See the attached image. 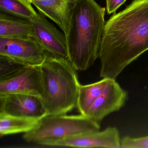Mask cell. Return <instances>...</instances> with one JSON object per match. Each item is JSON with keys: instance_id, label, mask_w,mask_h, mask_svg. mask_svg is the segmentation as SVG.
I'll use <instances>...</instances> for the list:
<instances>
[{"instance_id": "cell-1", "label": "cell", "mask_w": 148, "mask_h": 148, "mask_svg": "<svg viewBox=\"0 0 148 148\" xmlns=\"http://www.w3.org/2000/svg\"><path fill=\"white\" fill-rule=\"evenodd\" d=\"M148 50V0H134L105 24L99 52L100 77L116 79Z\"/></svg>"}, {"instance_id": "cell-2", "label": "cell", "mask_w": 148, "mask_h": 148, "mask_svg": "<svg viewBox=\"0 0 148 148\" xmlns=\"http://www.w3.org/2000/svg\"><path fill=\"white\" fill-rule=\"evenodd\" d=\"M105 8L95 0H78L66 34L68 58L77 71L89 69L99 58Z\"/></svg>"}, {"instance_id": "cell-3", "label": "cell", "mask_w": 148, "mask_h": 148, "mask_svg": "<svg viewBox=\"0 0 148 148\" xmlns=\"http://www.w3.org/2000/svg\"><path fill=\"white\" fill-rule=\"evenodd\" d=\"M47 115L66 114L77 107L80 86L77 70L68 58L49 55L40 66Z\"/></svg>"}, {"instance_id": "cell-4", "label": "cell", "mask_w": 148, "mask_h": 148, "mask_svg": "<svg viewBox=\"0 0 148 148\" xmlns=\"http://www.w3.org/2000/svg\"><path fill=\"white\" fill-rule=\"evenodd\" d=\"M100 125L85 115H46L34 129L23 135L27 142L45 145L51 142L98 131Z\"/></svg>"}, {"instance_id": "cell-5", "label": "cell", "mask_w": 148, "mask_h": 148, "mask_svg": "<svg viewBox=\"0 0 148 148\" xmlns=\"http://www.w3.org/2000/svg\"><path fill=\"white\" fill-rule=\"evenodd\" d=\"M33 38H0V57L23 66H40L49 55Z\"/></svg>"}, {"instance_id": "cell-6", "label": "cell", "mask_w": 148, "mask_h": 148, "mask_svg": "<svg viewBox=\"0 0 148 148\" xmlns=\"http://www.w3.org/2000/svg\"><path fill=\"white\" fill-rule=\"evenodd\" d=\"M43 90L40 66H25L0 78V94L15 93L40 98Z\"/></svg>"}, {"instance_id": "cell-7", "label": "cell", "mask_w": 148, "mask_h": 148, "mask_svg": "<svg viewBox=\"0 0 148 148\" xmlns=\"http://www.w3.org/2000/svg\"><path fill=\"white\" fill-rule=\"evenodd\" d=\"M31 21L33 38L48 54L55 58H68L66 38L64 33L57 29L40 13Z\"/></svg>"}, {"instance_id": "cell-8", "label": "cell", "mask_w": 148, "mask_h": 148, "mask_svg": "<svg viewBox=\"0 0 148 148\" xmlns=\"http://www.w3.org/2000/svg\"><path fill=\"white\" fill-rule=\"evenodd\" d=\"M121 140L118 130L116 127H108L102 131H98L73 136L48 143L45 146L121 148Z\"/></svg>"}, {"instance_id": "cell-9", "label": "cell", "mask_w": 148, "mask_h": 148, "mask_svg": "<svg viewBox=\"0 0 148 148\" xmlns=\"http://www.w3.org/2000/svg\"><path fill=\"white\" fill-rule=\"evenodd\" d=\"M128 98V93L111 79L110 83L90 107L86 116L100 125L104 118L110 113L119 110Z\"/></svg>"}, {"instance_id": "cell-10", "label": "cell", "mask_w": 148, "mask_h": 148, "mask_svg": "<svg viewBox=\"0 0 148 148\" xmlns=\"http://www.w3.org/2000/svg\"><path fill=\"white\" fill-rule=\"evenodd\" d=\"M0 112L39 119L47 115L40 98L15 93L0 94Z\"/></svg>"}, {"instance_id": "cell-11", "label": "cell", "mask_w": 148, "mask_h": 148, "mask_svg": "<svg viewBox=\"0 0 148 148\" xmlns=\"http://www.w3.org/2000/svg\"><path fill=\"white\" fill-rule=\"evenodd\" d=\"M78 0H36L32 2L39 12L58 26L65 35L67 33L73 10Z\"/></svg>"}, {"instance_id": "cell-12", "label": "cell", "mask_w": 148, "mask_h": 148, "mask_svg": "<svg viewBox=\"0 0 148 148\" xmlns=\"http://www.w3.org/2000/svg\"><path fill=\"white\" fill-rule=\"evenodd\" d=\"M33 38V28L30 21L0 13V38L26 39Z\"/></svg>"}, {"instance_id": "cell-13", "label": "cell", "mask_w": 148, "mask_h": 148, "mask_svg": "<svg viewBox=\"0 0 148 148\" xmlns=\"http://www.w3.org/2000/svg\"><path fill=\"white\" fill-rule=\"evenodd\" d=\"M41 119L13 116L0 112V136L1 137L30 132L38 125Z\"/></svg>"}, {"instance_id": "cell-14", "label": "cell", "mask_w": 148, "mask_h": 148, "mask_svg": "<svg viewBox=\"0 0 148 148\" xmlns=\"http://www.w3.org/2000/svg\"><path fill=\"white\" fill-rule=\"evenodd\" d=\"M111 79L103 78L90 84L80 85L77 107L80 114L86 115L88 110L110 83Z\"/></svg>"}, {"instance_id": "cell-15", "label": "cell", "mask_w": 148, "mask_h": 148, "mask_svg": "<svg viewBox=\"0 0 148 148\" xmlns=\"http://www.w3.org/2000/svg\"><path fill=\"white\" fill-rule=\"evenodd\" d=\"M28 0H0L1 12L27 20H32L38 15Z\"/></svg>"}, {"instance_id": "cell-16", "label": "cell", "mask_w": 148, "mask_h": 148, "mask_svg": "<svg viewBox=\"0 0 148 148\" xmlns=\"http://www.w3.org/2000/svg\"><path fill=\"white\" fill-rule=\"evenodd\" d=\"M148 148V136L138 138L124 137L121 140V148Z\"/></svg>"}, {"instance_id": "cell-17", "label": "cell", "mask_w": 148, "mask_h": 148, "mask_svg": "<svg viewBox=\"0 0 148 148\" xmlns=\"http://www.w3.org/2000/svg\"><path fill=\"white\" fill-rule=\"evenodd\" d=\"M25 66L0 57V78L13 73Z\"/></svg>"}, {"instance_id": "cell-18", "label": "cell", "mask_w": 148, "mask_h": 148, "mask_svg": "<svg viewBox=\"0 0 148 148\" xmlns=\"http://www.w3.org/2000/svg\"><path fill=\"white\" fill-rule=\"evenodd\" d=\"M126 1V0H106L107 13L109 14L115 13L116 11Z\"/></svg>"}, {"instance_id": "cell-19", "label": "cell", "mask_w": 148, "mask_h": 148, "mask_svg": "<svg viewBox=\"0 0 148 148\" xmlns=\"http://www.w3.org/2000/svg\"><path fill=\"white\" fill-rule=\"evenodd\" d=\"M28 1H30V2H32H32L33 1H36V0H28Z\"/></svg>"}]
</instances>
